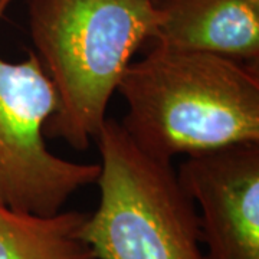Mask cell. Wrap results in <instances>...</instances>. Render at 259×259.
Masks as SVG:
<instances>
[{
    "mask_svg": "<svg viewBox=\"0 0 259 259\" xmlns=\"http://www.w3.org/2000/svg\"><path fill=\"white\" fill-rule=\"evenodd\" d=\"M16 0H0V23ZM54 83L35 52L19 62L0 55V202L18 212L51 216L97 183L101 164L54 154L45 124L58 111Z\"/></svg>",
    "mask_w": 259,
    "mask_h": 259,
    "instance_id": "4",
    "label": "cell"
},
{
    "mask_svg": "<svg viewBox=\"0 0 259 259\" xmlns=\"http://www.w3.org/2000/svg\"><path fill=\"white\" fill-rule=\"evenodd\" d=\"M161 0H28L29 32L59 108L47 139L91 146L133 56L157 33Z\"/></svg>",
    "mask_w": 259,
    "mask_h": 259,
    "instance_id": "2",
    "label": "cell"
},
{
    "mask_svg": "<svg viewBox=\"0 0 259 259\" xmlns=\"http://www.w3.org/2000/svg\"><path fill=\"white\" fill-rule=\"evenodd\" d=\"M117 91L127 105L121 127L150 157L259 143V66L150 44Z\"/></svg>",
    "mask_w": 259,
    "mask_h": 259,
    "instance_id": "1",
    "label": "cell"
},
{
    "mask_svg": "<svg viewBox=\"0 0 259 259\" xmlns=\"http://www.w3.org/2000/svg\"><path fill=\"white\" fill-rule=\"evenodd\" d=\"M90 213L18 212L0 202V259H100L83 238Z\"/></svg>",
    "mask_w": 259,
    "mask_h": 259,
    "instance_id": "7",
    "label": "cell"
},
{
    "mask_svg": "<svg viewBox=\"0 0 259 259\" xmlns=\"http://www.w3.org/2000/svg\"><path fill=\"white\" fill-rule=\"evenodd\" d=\"M151 44L259 66V0H161Z\"/></svg>",
    "mask_w": 259,
    "mask_h": 259,
    "instance_id": "6",
    "label": "cell"
},
{
    "mask_svg": "<svg viewBox=\"0 0 259 259\" xmlns=\"http://www.w3.org/2000/svg\"><path fill=\"white\" fill-rule=\"evenodd\" d=\"M176 173L200 209L204 259H259V143L189 156Z\"/></svg>",
    "mask_w": 259,
    "mask_h": 259,
    "instance_id": "5",
    "label": "cell"
},
{
    "mask_svg": "<svg viewBox=\"0 0 259 259\" xmlns=\"http://www.w3.org/2000/svg\"><path fill=\"white\" fill-rule=\"evenodd\" d=\"M100 203L83 238L100 259H204L196 204L171 163L143 153L118 121L97 136Z\"/></svg>",
    "mask_w": 259,
    "mask_h": 259,
    "instance_id": "3",
    "label": "cell"
}]
</instances>
